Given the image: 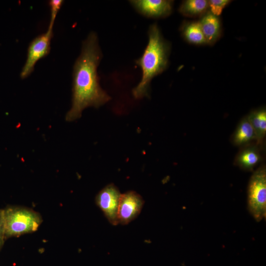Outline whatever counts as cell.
<instances>
[{
  "label": "cell",
  "instance_id": "14",
  "mask_svg": "<svg viewBox=\"0 0 266 266\" xmlns=\"http://www.w3.org/2000/svg\"><path fill=\"white\" fill-rule=\"evenodd\" d=\"M208 7L207 0H187L182 3L179 11L185 15L193 16L203 13Z\"/></svg>",
  "mask_w": 266,
  "mask_h": 266
},
{
  "label": "cell",
  "instance_id": "4",
  "mask_svg": "<svg viewBox=\"0 0 266 266\" xmlns=\"http://www.w3.org/2000/svg\"><path fill=\"white\" fill-rule=\"evenodd\" d=\"M249 210L257 221L262 220L266 214V170L263 166L252 175L248 189Z\"/></svg>",
  "mask_w": 266,
  "mask_h": 266
},
{
  "label": "cell",
  "instance_id": "8",
  "mask_svg": "<svg viewBox=\"0 0 266 266\" xmlns=\"http://www.w3.org/2000/svg\"><path fill=\"white\" fill-rule=\"evenodd\" d=\"M130 2L139 13L148 17H164L172 11V1L170 0H133Z\"/></svg>",
  "mask_w": 266,
  "mask_h": 266
},
{
  "label": "cell",
  "instance_id": "10",
  "mask_svg": "<svg viewBox=\"0 0 266 266\" xmlns=\"http://www.w3.org/2000/svg\"><path fill=\"white\" fill-rule=\"evenodd\" d=\"M256 136L248 116L244 118L238 124L233 136V142L236 146H247Z\"/></svg>",
  "mask_w": 266,
  "mask_h": 266
},
{
  "label": "cell",
  "instance_id": "6",
  "mask_svg": "<svg viewBox=\"0 0 266 266\" xmlns=\"http://www.w3.org/2000/svg\"><path fill=\"white\" fill-rule=\"evenodd\" d=\"M144 204L142 197L135 191L121 194L117 210L118 224L125 225L134 220L140 213Z\"/></svg>",
  "mask_w": 266,
  "mask_h": 266
},
{
  "label": "cell",
  "instance_id": "7",
  "mask_svg": "<svg viewBox=\"0 0 266 266\" xmlns=\"http://www.w3.org/2000/svg\"><path fill=\"white\" fill-rule=\"evenodd\" d=\"M121 194L113 184H109L97 195L96 203L101 209L109 222L114 225L118 224L117 210Z\"/></svg>",
  "mask_w": 266,
  "mask_h": 266
},
{
  "label": "cell",
  "instance_id": "11",
  "mask_svg": "<svg viewBox=\"0 0 266 266\" xmlns=\"http://www.w3.org/2000/svg\"><path fill=\"white\" fill-rule=\"evenodd\" d=\"M200 23L207 43L215 42L220 33V21L217 16L208 13L203 17Z\"/></svg>",
  "mask_w": 266,
  "mask_h": 266
},
{
  "label": "cell",
  "instance_id": "15",
  "mask_svg": "<svg viewBox=\"0 0 266 266\" xmlns=\"http://www.w3.org/2000/svg\"><path fill=\"white\" fill-rule=\"evenodd\" d=\"M64 2L62 0H51L49 1L51 13L49 29H53L55 19Z\"/></svg>",
  "mask_w": 266,
  "mask_h": 266
},
{
  "label": "cell",
  "instance_id": "17",
  "mask_svg": "<svg viewBox=\"0 0 266 266\" xmlns=\"http://www.w3.org/2000/svg\"><path fill=\"white\" fill-rule=\"evenodd\" d=\"M4 224L2 209H0V250L3 246L5 241Z\"/></svg>",
  "mask_w": 266,
  "mask_h": 266
},
{
  "label": "cell",
  "instance_id": "16",
  "mask_svg": "<svg viewBox=\"0 0 266 266\" xmlns=\"http://www.w3.org/2000/svg\"><path fill=\"white\" fill-rule=\"evenodd\" d=\"M228 0H211L208 1L211 13L217 16L221 14L223 9L230 2Z\"/></svg>",
  "mask_w": 266,
  "mask_h": 266
},
{
  "label": "cell",
  "instance_id": "3",
  "mask_svg": "<svg viewBox=\"0 0 266 266\" xmlns=\"http://www.w3.org/2000/svg\"><path fill=\"white\" fill-rule=\"evenodd\" d=\"M5 239L36 231L42 222L40 214L22 206L2 209Z\"/></svg>",
  "mask_w": 266,
  "mask_h": 266
},
{
  "label": "cell",
  "instance_id": "13",
  "mask_svg": "<svg viewBox=\"0 0 266 266\" xmlns=\"http://www.w3.org/2000/svg\"><path fill=\"white\" fill-rule=\"evenodd\" d=\"M183 33L190 42L196 44L207 43L203 34L200 22H194L184 25Z\"/></svg>",
  "mask_w": 266,
  "mask_h": 266
},
{
  "label": "cell",
  "instance_id": "5",
  "mask_svg": "<svg viewBox=\"0 0 266 266\" xmlns=\"http://www.w3.org/2000/svg\"><path fill=\"white\" fill-rule=\"evenodd\" d=\"M52 36L53 29L48 28L46 33L31 42L28 48L27 60L20 73L22 79L28 77L33 71L36 63L49 54Z\"/></svg>",
  "mask_w": 266,
  "mask_h": 266
},
{
  "label": "cell",
  "instance_id": "12",
  "mask_svg": "<svg viewBox=\"0 0 266 266\" xmlns=\"http://www.w3.org/2000/svg\"><path fill=\"white\" fill-rule=\"evenodd\" d=\"M253 128L258 144L264 140L266 134V111L264 108L253 111L248 116Z\"/></svg>",
  "mask_w": 266,
  "mask_h": 266
},
{
  "label": "cell",
  "instance_id": "9",
  "mask_svg": "<svg viewBox=\"0 0 266 266\" xmlns=\"http://www.w3.org/2000/svg\"><path fill=\"white\" fill-rule=\"evenodd\" d=\"M261 156L256 146H246L237 154L235 162L241 168L252 170L261 161Z\"/></svg>",
  "mask_w": 266,
  "mask_h": 266
},
{
  "label": "cell",
  "instance_id": "1",
  "mask_svg": "<svg viewBox=\"0 0 266 266\" xmlns=\"http://www.w3.org/2000/svg\"><path fill=\"white\" fill-rule=\"evenodd\" d=\"M101 58L97 35L92 32L82 42L81 54L73 66L72 105L66 114V121L79 118L88 107L98 108L110 100L99 83L97 68Z\"/></svg>",
  "mask_w": 266,
  "mask_h": 266
},
{
  "label": "cell",
  "instance_id": "2",
  "mask_svg": "<svg viewBox=\"0 0 266 266\" xmlns=\"http://www.w3.org/2000/svg\"><path fill=\"white\" fill-rule=\"evenodd\" d=\"M169 46L163 38L156 24L151 25L148 30V44L136 64L141 69L142 78L133 90V94L137 99L148 96L151 80L166 68Z\"/></svg>",
  "mask_w": 266,
  "mask_h": 266
}]
</instances>
